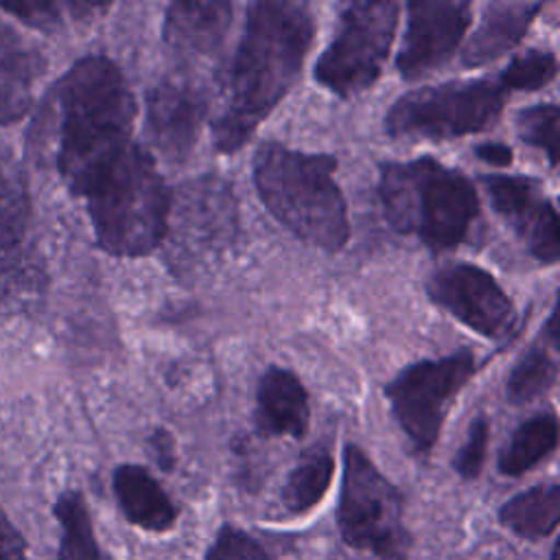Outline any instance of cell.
Here are the masks:
<instances>
[{
	"label": "cell",
	"instance_id": "cell-29",
	"mask_svg": "<svg viewBox=\"0 0 560 560\" xmlns=\"http://www.w3.org/2000/svg\"><path fill=\"white\" fill-rule=\"evenodd\" d=\"M488 435H490V424L486 416H477L466 433V442L457 451L453 459V470L466 479L472 481L479 477L486 459V448H488Z\"/></svg>",
	"mask_w": 560,
	"mask_h": 560
},
{
	"label": "cell",
	"instance_id": "cell-3",
	"mask_svg": "<svg viewBox=\"0 0 560 560\" xmlns=\"http://www.w3.org/2000/svg\"><path fill=\"white\" fill-rule=\"evenodd\" d=\"M337 158L276 140L260 142L252 177L269 214L291 234L324 252H339L350 236L348 206L337 184Z\"/></svg>",
	"mask_w": 560,
	"mask_h": 560
},
{
	"label": "cell",
	"instance_id": "cell-23",
	"mask_svg": "<svg viewBox=\"0 0 560 560\" xmlns=\"http://www.w3.org/2000/svg\"><path fill=\"white\" fill-rule=\"evenodd\" d=\"M55 518L59 523V560H107L81 492L66 490L59 494Z\"/></svg>",
	"mask_w": 560,
	"mask_h": 560
},
{
	"label": "cell",
	"instance_id": "cell-13",
	"mask_svg": "<svg viewBox=\"0 0 560 560\" xmlns=\"http://www.w3.org/2000/svg\"><path fill=\"white\" fill-rule=\"evenodd\" d=\"M206 90L184 77H166L147 92V136L166 160L182 162L192 151L208 118Z\"/></svg>",
	"mask_w": 560,
	"mask_h": 560
},
{
	"label": "cell",
	"instance_id": "cell-6",
	"mask_svg": "<svg viewBox=\"0 0 560 560\" xmlns=\"http://www.w3.org/2000/svg\"><path fill=\"white\" fill-rule=\"evenodd\" d=\"M508 96L499 77L427 85L398 96L383 122L392 138L451 140L494 127Z\"/></svg>",
	"mask_w": 560,
	"mask_h": 560
},
{
	"label": "cell",
	"instance_id": "cell-33",
	"mask_svg": "<svg viewBox=\"0 0 560 560\" xmlns=\"http://www.w3.org/2000/svg\"><path fill=\"white\" fill-rule=\"evenodd\" d=\"M475 153L481 162L490 166H508L512 162V149L503 142H483L475 147Z\"/></svg>",
	"mask_w": 560,
	"mask_h": 560
},
{
	"label": "cell",
	"instance_id": "cell-8",
	"mask_svg": "<svg viewBox=\"0 0 560 560\" xmlns=\"http://www.w3.org/2000/svg\"><path fill=\"white\" fill-rule=\"evenodd\" d=\"M477 370V357L464 348L446 357L416 361L385 385L392 416L416 455L431 453L453 398Z\"/></svg>",
	"mask_w": 560,
	"mask_h": 560
},
{
	"label": "cell",
	"instance_id": "cell-34",
	"mask_svg": "<svg viewBox=\"0 0 560 560\" xmlns=\"http://www.w3.org/2000/svg\"><path fill=\"white\" fill-rule=\"evenodd\" d=\"M551 560H558V545H553L551 549Z\"/></svg>",
	"mask_w": 560,
	"mask_h": 560
},
{
	"label": "cell",
	"instance_id": "cell-32",
	"mask_svg": "<svg viewBox=\"0 0 560 560\" xmlns=\"http://www.w3.org/2000/svg\"><path fill=\"white\" fill-rule=\"evenodd\" d=\"M147 446H149V455L153 457V462L158 464L160 470L168 472L175 468V462H177V455H175V438L158 427L149 433V440H147Z\"/></svg>",
	"mask_w": 560,
	"mask_h": 560
},
{
	"label": "cell",
	"instance_id": "cell-20",
	"mask_svg": "<svg viewBox=\"0 0 560 560\" xmlns=\"http://www.w3.org/2000/svg\"><path fill=\"white\" fill-rule=\"evenodd\" d=\"M558 324H556V308L547 317V326L542 337L514 363L512 372L505 381V394L510 402L525 405L540 398L549 392L558 376Z\"/></svg>",
	"mask_w": 560,
	"mask_h": 560
},
{
	"label": "cell",
	"instance_id": "cell-17",
	"mask_svg": "<svg viewBox=\"0 0 560 560\" xmlns=\"http://www.w3.org/2000/svg\"><path fill=\"white\" fill-rule=\"evenodd\" d=\"M122 516L151 534H166L177 523V508L160 481L138 464H120L112 477Z\"/></svg>",
	"mask_w": 560,
	"mask_h": 560
},
{
	"label": "cell",
	"instance_id": "cell-14",
	"mask_svg": "<svg viewBox=\"0 0 560 560\" xmlns=\"http://www.w3.org/2000/svg\"><path fill=\"white\" fill-rule=\"evenodd\" d=\"M232 4L223 0H177L166 7L164 44L179 55H212L225 39Z\"/></svg>",
	"mask_w": 560,
	"mask_h": 560
},
{
	"label": "cell",
	"instance_id": "cell-28",
	"mask_svg": "<svg viewBox=\"0 0 560 560\" xmlns=\"http://www.w3.org/2000/svg\"><path fill=\"white\" fill-rule=\"evenodd\" d=\"M206 560H271L267 549L249 532L225 523L208 545Z\"/></svg>",
	"mask_w": 560,
	"mask_h": 560
},
{
	"label": "cell",
	"instance_id": "cell-30",
	"mask_svg": "<svg viewBox=\"0 0 560 560\" xmlns=\"http://www.w3.org/2000/svg\"><path fill=\"white\" fill-rule=\"evenodd\" d=\"M4 11L15 13L24 22L37 28H50L59 22V7L52 2H26V4H2Z\"/></svg>",
	"mask_w": 560,
	"mask_h": 560
},
{
	"label": "cell",
	"instance_id": "cell-12",
	"mask_svg": "<svg viewBox=\"0 0 560 560\" xmlns=\"http://www.w3.org/2000/svg\"><path fill=\"white\" fill-rule=\"evenodd\" d=\"M494 212L542 265L560 258V221L545 186L527 175H483Z\"/></svg>",
	"mask_w": 560,
	"mask_h": 560
},
{
	"label": "cell",
	"instance_id": "cell-5",
	"mask_svg": "<svg viewBox=\"0 0 560 560\" xmlns=\"http://www.w3.org/2000/svg\"><path fill=\"white\" fill-rule=\"evenodd\" d=\"M341 540L376 560H409L413 536L405 523L400 490L357 444L343 446V472L335 512Z\"/></svg>",
	"mask_w": 560,
	"mask_h": 560
},
{
	"label": "cell",
	"instance_id": "cell-15",
	"mask_svg": "<svg viewBox=\"0 0 560 560\" xmlns=\"http://www.w3.org/2000/svg\"><path fill=\"white\" fill-rule=\"evenodd\" d=\"M308 394L287 368L271 365L256 389V427L262 435L302 438L308 429Z\"/></svg>",
	"mask_w": 560,
	"mask_h": 560
},
{
	"label": "cell",
	"instance_id": "cell-16",
	"mask_svg": "<svg viewBox=\"0 0 560 560\" xmlns=\"http://www.w3.org/2000/svg\"><path fill=\"white\" fill-rule=\"evenodd\" d=\"M542 2H490L477 31L464 46L462 63L481 68L510 52L529 31Z\"/></svg>",
	"mask_w": 560,
	"mask_h": 560
},
{
	"label": "cell",
	"instance_id": "cell-4",
	"mask_svg": "<svg viewBox=\"0 0 560 560\" xmlns=\"http://www.w3.org/2000/svg\"><path fill=\"white\" fill-rule=\"evenodd\" d=\"M378 199L396 232L416 236L435 254L462 245L479 217L472 182L429 155L381 164Z\"/></svg>",
	"mask_w": 560,
	"mask_h": 560
},
{
	"label": "cell",
	"instance_id": "cell-22",
	"mask_svg": "<svg viewBox=\"0 0 560 560\" xmlns=\"http://www.w3.org/2000/svg\"><path fill=\"white\" fill-rule=\"evenodd\" d=\"M558 446V418L556 413H536L527 418L512 433L510 442L499 455V472L505 477H521L542 459H547Z\"/></svg>",
	"mask_w": 560,
	"mask_h": 560
},
{
	"label": "cell",
	"instance_id": "cell-10",
	"mask_svg": "<svg viewBox=\"0 0 560 560\" xmlns=\"http://www.w3.org/2000/svg\"><path fill=\"white\" fill-rule=\"evenodd\" d=\"M429 298L486 339H508L518 324L512 298L492 273L472 262H451L427 280Z\"/></svg>",
	"mask_w": 560,
	"mask_h": 560
},
{
	"label": "cell",
	"instance_id": "cell-31",
	"mask_svg": "<svg viewBox=\"0 0 560 560\" xmlns=\"http://www.w3.org/2000/svg\"><path fill=\"white\" fill-rule=\"evenodd\" d=\"M0 560H31L26 542L0 508Z\"/></svg>",
	"mask_w": 560,
	"mask_h": 560
},
{
	"label": "cell",
	"instance_id": "cell-19",
	"mask_svg": "<svg viewBox=\"0 0 560 560\" xmlns=\"http://www.w3.org/2000/svg\"><path fill=\"white\" fill-rule=\"evenodd\" d=\"M497 518L523 540L549 538L560 523V486L540 483L516 492L499 508Z\"/></svg>",
	"mask_w": 560,
	"mask_h": 560
},
{
	"label": "cell",
	"instance_id": "cell-9",
	"mask_svg": "<svg viewBox=\"0 0 560 560\" xmlns=\"http://www.w3.org/2000/svg\"><path fill=\"white\" fill-rule=\"evenodd\" d=\"M238 232V212L230 184L214 175H201L171 192L166 236L173 243L171 258L199 260L223 252Z\"/></svg>",
	"mask_w": 560,
	"mask_h": 560
},
{
	"label": "cell",
	"instance_id": "cell-1",
	"mask_svg": "<svg viewBox=\"0 0 560 560\" xmlns=\"http://www.w3.org/2000/svg\"><path fill=\"white\" fill-rule=\"evenodd\" d=\"M57 171L74 195L85 199L147 153L133 140L136 98L109 57L79 59L57 85Z\"/></svg>",
	"mask_w": 560,
	"mask_h": 560
},
{
	"label": "cell",
	"instance_id": "cell-2",
	"mask_svg": "<svg viewBox=\"0 0 560 560\" xmlns=\"http://www.w3.org/2000/svg\"><path fill=\"white\" fill-rule=\"evenodd\" d=\"M315 37L306 4L258 0L247 7L245 28L232 57L223 107L212 122L219 153L243 149L258 125L295 85Z\"/></svg>",
	"mask_w": 560,
	"mask_h": 560
},
{
	"label": "cell",
	"instance_id": "cell-27",
	"mask_svg": "<svg viewBox=\"0 0 560 560\" xmlns=\"http://www.w3.org/2000/svg\"><path fill=\"white\" fill-rule=\"evenodd\" d=\"M558 61L551 50H529L514 57L497 77L510 94L514 92H536L556 79Z\"/></svg>",
	"mask_w": 560,
	"mask_h": 560
},
{
	"label": "cell",
	"instance_id": "cell-24",
	"mask_svg": "<svg viewBox=\"0 0 560 560\" xmlns=\"http://www.w3.org/2000/svg\"><path fill=\"white\" fill-rule=\"evenodd\" d=\"M31 214L26 179L7 153H0V258L18 252Z\"/></svg>",
	"mask_w": 560,
	"mask_h": 560
},
{
	"label": "cell",
	"instance_id": "cell-11",
	"mask_svg": "<svg viewBox=\"0 0 560 560\" xmlns=\"http://www.w3.org/2000/svg\"><path fill=\"white\" fill-rule=\"evenodd\" d=\"M472 22L470 2L413 0L407 4V28L396 57L405 81H418L442 68L459 48Z\"/></svg>",
	"mask_w": 560,
	"mask_h": 560
},
{
	"label": "cell",
	"instance_id": "cell-21",
	"mask_svg": "<svg viewBox=\"0 0 560 560\" xmlns=\"http://www.w3.org/2000/svg\"><path fill=\"white\" fill-rule=\"evenodd\" d=\"M335 472V459L322 444L306 448L287 475L280 490L282 508L293 516H304L322 503Z\"/></svg>",
	"mask_w": 560,
	"mask_h": 560
},
{
	"label": "cell",
	"instance_id": "cell-7",
	"mask_svg": "<svg viewBox=\"0 0 560 560\" xmlns=\"http://www.w3.org/2000/svg\"><path fill=\"white\" fill-rule=\"evenodd\" d=\"M400 4L357 0L343 7L337 31L315 63V79L339 98L370 90L389 57Z\"/></svg>",
	"mask_w": 560,
	"mask_h": 560
},
{
	"label": "cell",
	"instance_id": "cell-18",
	"mask_svg": "<svg viewBox=\"0 0 560 560\" xmlns=\"http://www.w3.org/2000/svg\"><path fill=\"white\" fill-rule=\"evenodd\" d=\"M42 72V55L0 24V125H13L28 112Z\"/></svg>",
	"mask_w": 560,
	"mask_h": 560
},
{
	"label": "cell",
	"instance_id": "cell-25",
	"mask_svg": "<svg viewBox=\"0 0 560 560\" xmlns=\"http://www.w3.org/2000/svg\"><path fill=\"white\" fill-rule=\"evenodd\" d=\"M44 271L28 254L11 252L0 258V308L24 311L42 298Z\"/></svg>",
	"mask_w": 560,
	"mask_h": 560
},
{
	"label": "cell",
	"instance_id": "cell-26",
	"mask_svg": "<svg viewBox=\"0 0 560 560\" xmlns=\"http://www.w3.org/2000/svg\"><path fill=\"white\" fill-rule=\"evenodd\" d=\"M560 107L556 103H538L525 107L516 116V131L518 138L542 151L549 166H558V142H560Z\"/></svg>",
	"mask_w": 560,
	"mask_h": 560
}]
</instances>
